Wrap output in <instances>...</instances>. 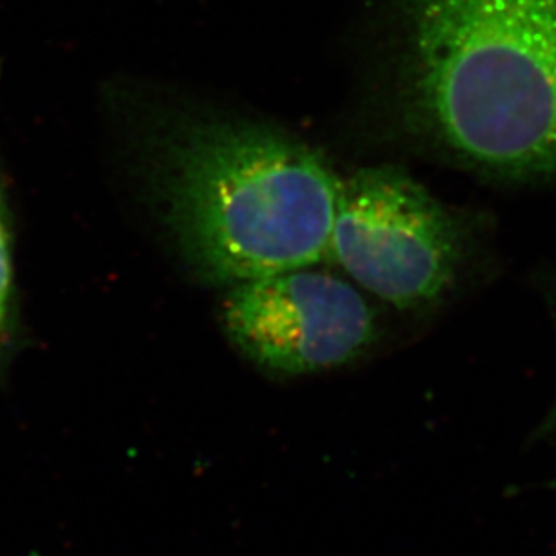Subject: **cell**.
<instances>
[{"mask_svg": "<svg viewBox=\"0 0 556 556\" xmlns=\"http://www.w3.org/2000/svg\"><path fill=\"white\" fill-rule=\"evenodd\" d=\"M410 119L468 168L556 179V0H402Z\"/></svg>", "mask_w": 556, "mask_h": 556, "instance_id": "cell-1", "label": "cell"}, {"mask_svg": "<svg viewBox=\"0 0 556 556\" xmlns=\"http://www.w3.org/2000/svg\"><path fill=\"white\" fill-rule=\"evenodd\" d=\"M11 290H13V265H11L10 237L5 229L4 207L0 197V339L4 336L10 314Z\"/></svg>", "mask_w": 556, "mask_h": 556, "instance_id": "cell-5", "label": "cell"}, {"mask_svg": "<svg viewBox=\"0 0 556 556\" xmlns=\"http://www.w3.org/2000/svg\"><path fill=\"white\" fill-rule=\"evenodd\" d=\"M222 319L240 353L285 377L346 366L378 337L366 292L317 265L235 285Z\"/></svg>", "mask_w": 556, "mask_h": 556, "instance_id": "cell-4", "label": "cell"}, {"mask_svg": "<svg viewBox=\"0 0 556 556\" xmlns=\"http://www.w3.org/2000/svg\"><path fill=\"white\" fill-rule=\"evenodd\" d=\"M553 305H555V314H556V281L553 285ZM549 432H556V400L555 404H553V409L549 410V415H547L546 421L539 427V434H549Z\"/></svg>", "mask_w": 556, "mask_h": 556, "instance_id": "cell-6", "label": "cell"}, {"mask_svg": "<svg viewBox=\"0 0 556 556\" xmlns=\"http://www.w3.org/2000/svg\"><path fill=\"white\" fill-rule=\"evenodd\" d=\"M169 222L213 283L328 260L341 177L323 153L270 126H191L168 153Z\"/></svg>", "mask_w": 556, "mask_h": 556, "instance_id": "cell-2", "label": "cell"}, {"mask_svg": "<svg viewBox=\"0 0 556 556\" xmlns=\"http://www.w3.org/2000/svg\"><path fill=\"white\" fill-rule=\"evenodd\" d=\"M465 260L462 224L396 166L341 179L326 262L396 309L431 308L456 285Z\"/></svg>", "mask_w": 556, "mask_h": 556, "instance_id": "cell-3", "label": "cell"}]
</instances>
